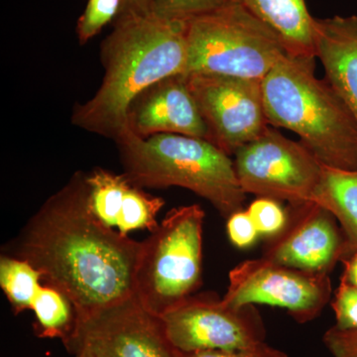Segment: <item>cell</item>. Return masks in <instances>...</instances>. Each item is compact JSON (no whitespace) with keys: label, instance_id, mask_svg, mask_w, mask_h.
Wrapping results in <instances>:
<instances>
[{"label":"cell","instance_id":"12","mask_svg":"<svg viewBox=\"0 0 357 357\" xmlns=\"http://www.w3.org/2000/svg\"><path fill=\"white\" fill-rule=\"evenodd\" d=\"M286 208L287 222L267 239L262 257L312 273H332L345 249L337 218L314 201L288 204Z\"/></svg>","mask_w":357,"mask_h":357},{"label":"cell","instance_id":"25","mask_svg":"<svg viewBox=\"0 0 357 357\" xmlns=\"http://www.w3.org/2000/svg\"><path fill=\"white\" fill-rule=\"evenodd\" d=\"M323 342L333 357H357V330L333 326L324 335Z\"/></svg>","mask_w":357,"mask_h":357},{"label":"cell","instance_id":"17","mask_svg":"<svg viewBox=\"0 0 357 357\" xmlns=\"http://www.w3.org/2000/svg\"><path fill=\"white\" fill-rule=\"evenodd\" d=\"M312 201L325 206L337 218L345 238L344 252L357 251V170L324 166Z\"/></svg>","mask_w":357,"mask_h":357},{"label":"cell","instance_id":"5","mask_svg":"<svg viewBox=\"0 0 357 357\" xmlns=\"http://www.w3.org/2000/svg\"><path fill=\"white\" fill-rule=\"evenodd\" d=\"M204 217L199 204L173 208L141 241L134 298L157 318L201 285Z\"/></svg>","mask_w":357,"mask_h":357},{"label":"cell","instance_id":"10","mask_svg":"<svg viewBox=\"0 0 357 357\" xmlns=\"http://www.w3.org/2000/svg\"><path fill=\"white\" fill-rule=\"evenodd\" d=\"M185 76L208 128V141L225 153L234 155L270 126L261 81L211 74Z\"/></svg>","mask_w":357,"mask_h":357},{"label":"cell","instance_id":"21","mask_svg":"<svg viewBox=\"0 0 357 357\" xmlns=\"http://www.w3.org/2000/svg\"><path fill=\"white\" fill-rule=\"evenodd\" d=\"M121 0H89L77 24L79 43L86 44L102 31L107 23L116 20L121 9Z\"/></svg>","mask_w":357,"mask_h":357},{"label":"cell","instance_id":"9","mask_svg":"<svg viewBox=\"0 0 357 357\" xmlns=\"http://www.w3.org/2000/svg\"><path fill=\"white\" fill-rule=\"evenodd\" d=\"M227 306L283 307L300 324L318 318L332 300L330 275L312 273L265 259L245 260L229 274L222 298Z\"/></svg>","mask_w":357,"mask_h":357},{"label":"cell","instance_id":"8","mask_svg":"<svg viewBox=\"0 0 357 357\" xmlns=\"http://www.w3.org/2000/svg\"><path fill=\"white\" fill-rule=\"evenodd\" d=\"M175 351H238L263 344L266 328L255 305L227 306L211 295H192L159 318Z\"/></svg>","mask_w":357,"mask_h":357},{"label":"cell","instance_id":"24","mask_svg":"<svg viewBox=\"0 0 357 357\" xmlns=\"http://www.w3.org/2000/svg\"><path fill=\"white\" fill-rule=\"evenodd\" d=\"M227 232L230 243L239 249L251 248L260 237L246 210L236 211L227 218Z\"/></svg>","mask_w":357,"mask_h":357},{"label":"cell","instance_id":"22","mask_svg":"<svg viewBox=\"0 0 357 357\" xmlns=\"http://www.w3.org/2000/svg\"><path fill=\"white\" fill-rule=\"evenodd\" d=\"M260 236L269 239L277 236L287 222V208L273 199L257 198L246 208Z\"/></svg>","mask_w":357,"mask_h":357},{"label":"cell","instance_id":"6","mask_svg":"<svg viewBox=\"0 0 357 357\" xmlns=\"http://www.w3.org/2000/svg\"><path fill=\"white\" fill-rule=\"evenodd\" d=\"M286 54L283 42L268 26L231 0L188 23L184 74L262 81Z\"/></svg>","mask_w":357,"mask_h":357},{"label":"cell","instance_id":"13","mask_svg":"<svg viewBox=\"0 0 357 357\" xmlns=\"http://www.w3.org/2000/svg\"><path fill=\"white\" fill-rule=\"evenodd\" d=\"M130 132L145 138L177 134L208 141V131L184 74L166 77L148 88L131 105Z\"/></svg>","mask_w":357,"mask_h":357},{"label":"cell","instance_id":"7","mask_svg":"<svg viewBox=\"0 0 357 357\" xmlns=\"http://www.w3.org/2000/svg\"><path fill=\"white\" fill-rule=\"evenodd\" d=\"M239 184L245 194L288 204L312 201L323 164L304 144L268 126L234 153Z\"/></svg>","mask_w":357,"mask_h":357},{"label":"cell","instance_id":"16","mask_svg":"<svg viewBox=\"0 0 357 357\" xmlns=\"http://www.w3.org/2000/svg\"><path fill=\"white\" fill-rule=\"evenodd\" d=\"M268 26L288 54L316 57L314 22L306 0H232Z\"/></svg>","mask_w":357,"mask_h":357},{"label":"cell","instance_id":"23","mask_svg":"<svg viewBox=\"0 0 357 357\" xmlns=\"http://www.w3.org/2000/svg\"><path fill=\"white\" fill-rule=\"evenodd\" d=\"M331 302L335 312V326L340 330H357V289L344 275Z\"/></svg>","mask_w":357,"mask_h":357},{"label":"cell","instance_id":"26","mask_svg":"<svg viewBox=\"0 0 357 357\" xmlns=\"http://www.w3.org/2000/svg\"><path fill=\"white\" fill-rule=\"evenodd\" d=\"M175 356L176 357H289L285 352L275 349L266 342H263L257 347L238 349V351H218V349L192 352L175 351Z\"/></svg>","mask_w":357,"mask_h":357},{"label":"cell","instance_id":"14","mask_svg":"<svg viewBox=\"0 0 357 357\" xmlns=\"http://www.w3.org/2000/svg\"><path fill=\"white\" fill-rule=\"evenodd\" d=\"M88 208L105 227L128 236L136 230L154 231L165 201L134 185L124 174L98 168L86 175Z\"/></svg>","mask_w":357,"mask_h":357},{"label":"cell","instance_id":"18","mask_svg":"<svg viewBox=\"0 0 357 357\" xmlns=\"http://www.w3.org/2000/svg\"><path fill=\"white\" fill-rule=\"evenodd\" d=\"M35 335L40 338L61 340L69 344L79 325L76 307L62 291L49 284H42L33 302Z\"/></svg>","mask_w":357,"mask_h":357},{"label":"cell","instance_id":"1","mask_svg":"<svg viewBox=\"0 0 357 357\" xmlns=\"http://www.w3.org/2000/svg\"><path fill=\"white\" fill-rule=\"evenodd\" d=\"M140 248L141 241L91 215L86 174L76 173L29 220L10 255L31 263L43 283L64 292L81 324L134 297Z\"/></svg>","mask_w":357,"mask_h":357},{"label":"cell","instance_id":"28","mask_svg":"<svg viewBox=\"0 0 357 357\" xmlns=\"http://www.w3.org/2000/svg\"><path fill=\"white\" fill-rule=\"evenodd\" d=\"M340 262L344 265V276L357 289V251H345Z\"/></svg>","mask_w":357,"mask_h":357},{"label":"cell","instance_id":"3","mask_svg":"<svg viewBox=\"0 0 357 357\" xmlns=\"http://www.w3.org/2000/svg\"><path fill=\"white\" fill-rule=\"evenodd\" d=\"M314 58L286 54L261 81L268 123L293 131L324 166L357 170V121Z\"/></svg>","mask_w":357,"mask_h":357},{"label":"cell","instance_id":"4","mask_svg":"<svg viewBox=\"0 0 357 357\" xmlns=\"http://www.w3.org/2000/svg\"><path fill=\"white\" fill-rule=\"evenodd\" d=\"M124 175L136 187H180L206 199L222 218L243 210L246 194L229 155L206 139L132 133L116 143Z\"/></svg>","mask_w":357,"mask_h":357},{"label":"cell","instance_id":"27","mask_svg":"<svg viewBox=\"0 0 357 357\" xmlns=\"http://www.w3.org/2000/svg\"><path fill=\"white\" fill-rule=\"evenodd\" d=\"M121 14L148 15L152 13L153 0H121Z\"/></svg>","mask_w":357,"mask_h":357},{"label":"cell","instance_id":"15","mask_svg":"<svg viewBox=\"0 0 357 357\" xmlns=\"http://www.w3.org/2000/svg\"><path fill=\"white\" fill-rule=\"evenodd\" d=\"M314 49L326 81L357 121V15L314 18Z\"/></svg>","mask_w":357,"mask_h":357},{"label":"cell","instance_id":"19","mask_svg":"<svg viewBox=\"0 0 357 357\" xmlns=\"http://www.w3.org/2000/svg\"><path fill=\"white\" fill-rule=\"evenodd\" d=\"M43 284V275L31 263L16 256L0 257V287L14 314L31 310Z\"/></svg>","mask_w":357,"mask_h":357},{"label":"cell","instance_id":"20","mask_svg":"<svg viewBox=\"0 0 357 357\" xmlns=\"http://www.w3.org/2000/svg\"><path fill=\"white\" fill-rule=\"evenodd\" d=\"M231 0H153L152 13L161 20L189 23L199 16L215 13Z\"/></svg>","mask_w":357,"mask_h":357},{"label":"cell","instance_id":"29","mask_svg":"<svg viewBox=\"0 0 357 357\" xmlns=\"http://www.w3.org/2000/svg\"><path fill=\"white\" fill-rule=\"evenodd\" d=\"M75 357H93L86 349H81L77 354H75Z\"/></svg>","mask_w":357,"mask_h":357},{"label":"cell","instance_id":"11","mask_svg":"<svg viewBox=\"0 0 357 357\" xmlns=\"http://www.w3.org/2000/svg\"><path fill=\"white\" fill-rule=\"evenodd\" d=\"M65 347L73 354L86 349L93 357H176L160 319L134 297L79 324Z\"/></svg>","mask_w":357,"mask_h":357},{"label":"cell","instance_id":"2","mask_svg":"<svg viewBox=\"0 0 357 357\" xmlns=\"http://www.w3.org/2000/svg\"><path fill=\"white\" fill-rule=\"evenodd\" d=\"M188 23L121 14L102 45L105 75L95 96L72 115L77 128L119 142L131 134L128 115L134 100L166 77L184 74Z\"/></svg>","mask_w":357,"mask_h":357}]
</instances>
